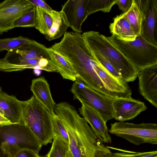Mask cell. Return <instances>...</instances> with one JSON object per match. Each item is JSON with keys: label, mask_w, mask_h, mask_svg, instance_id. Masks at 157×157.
<instances>
[{"label": "cell", "mask_w": 157, "mask_h": 157, "mask_svg": "<svg viewBox=\"0 0 157 157\" xmlns=\"http://www.w3.org/2000/svg\"><path fill=\"white\" fill-rule=\"evenodd\" d=\"M54 112L69 137V149L74 157H110L111 150L95 135L75 107L67 102L56 104Z\"/></svg>", "instance_id": "6da1fadb"}, {"label": "cell", "mask_w": 157, "mask_h": 157, "mask_svg": "<svg viewBox=\"0 0 157 157\" xmlns=\"http://www.w3.org/2000/svg\"><path fill=\"white\" fill-rule=\"evenodd\" d=\"M68 60L79 78L89 86L103 94L115 98L105 87L95 72L94 66L98 62L86 44L82 34L67 32L60 41L50 47Z\"/></svg>", "instance_id": "7a4b0ae2"}, {"label": "cell", "mask_w": 157, "mask_h": 157, "mask_svg": "<svg viewBox=\"0 0 157 157\" xmlns=\"http://www.w3.org/2000/svg\"><path fill=\"white\" fill-rule=\"evenodd\" d=\"M82 34L92 52L98 54L108 60L127 82H133L139 72L133 65L107 39L98 32L91 31Z\"/></svg>", "instance_id": "3957f363"}, {"label": "cell", "mask_w": 157, "mask_h": 157, "mask_svg": "<svg viewBox=\"0 0 157 157\" xmlns=\"http://www.w3.org/2000/svg\"><path fill=\"white\" fill-rule=\"evenodd\" d=\"M106 37L139 72L157 64V46L148 42L141 35L132 41L123 40L113 34Z\"/></svg>", "instance_id": "277c9868"}, {"label": "cell", "mask_w": 157, "mask_h": 157, "mask_svg": "<svg viewBox=\"0 0 157 157\" xmlns=\"http://www.w3.org/2000/svg\"><path fill=\"white\" fill-rule=\"evenodd\" d=\"M22 116L23 122L42 145L52 142L54 137L53 115L34 95L24 101Z\"/></svg>", "instance_id": "5b68a950"}, {"label": "cell", "mask_w": 157, "mask_h": 157, "mask_svg": "<svg viewBox=\"0 0 157 157\" xmlns=\"http://www.w3.org/2000/svg\"><path fill=\"white\" fill-rule=\"evenodd\" d=\"M71 91L74 99L92 108L98 112L106 122L114 118L113 102L114 98L103 94L89 86L76 77Z\"/></svg>", "instance_id": "8992f818"}, {"label": "cell", "mask_w": 157, "mask_h": 157, "mask_svg": "<svg viewBox=\"0 0 157 157\" xmlns=\"http://www.w3.org/2000/svg\"><path fill=\"white\" fill-rule=\"evenodd\" d=\"M108 131L136 145L144 143L157 144V124H135L119 121L111 124Z\"/></svg>", "instance_id": "52a82bcc"}, {"label": "cell", "mask_w": 157, "mask_h": 157, "mask_svg": "<svg viewBox=\"0 0 157 157\" xmlns=\"http://www.w3.org/2000/svg\"><path fill=\"white\" fill-rule=\"evenodd\" d=\"M2 144L15 146L38 154L42 146L23 122L0 124V146Z\"/></svg>", "instance_id": "ba28073f"}, {"label": "cell", "mask_w": 157, "mask_h": 157, "mask_svg": "<svg viewBox=\"0 0 157 157\" xmlns=\"http://www.w3.org/2000/svg\"><path fill=\"white\" fill-rule=\"evenodd\" d=\"M141 16V36L157 46V0H135Z\"/></svg>", "instance_id": "9c48e42d"}, {"label": "cell", "mask_w": 157, "mask_h": 157, "mask_svg": "<svg viewBox=\"0 0 157 157\" xmlns=\"http://www.w3.org/2000/svg\"><path fill=\"white\" fill-rule=\"evenodd\" d=\"M34 6L28 0H6L0 2V35L14 28L15 22Z\"/></svg>", "instance_id": "30bf717a"}, {"label": "cell", "mask_w": 157, "mask_h": 157, "mask_svg": "<svg viewBox=\"0 0 157 157\" xmlns=\"http://www.w3.org/2000/svg\"><path fill=\"white\" fill-rule=\"evenodd\" d=\"M50 67V63L47 59H22L10 51L4 57L0 59V71H21L26 69H37L48 71Z\"/></svg>", "instance_id": "8fae6325"}, {"label": "cell", "mask_w": 157, "mask_h": 157, "mask_svg": "<svg viewBox=\"0 0 157 157\" xmlns=\"http://www.w3.org/2000/svg\"><path fill=\"white\" fill-rule=\"evenodd\" d=\"M114 118L120 122L134 118L147 107L144 103L128 98H114L113 102Z\"/></svg>", "instance_id": "7c38bea8"}, {"label": "cell", "mask_w": 157, "mask_h": 157, "mask_svg": "<svg viewBox=\"0 0 157 157\" xmlns=\"http://www.w3.org/2000/svg\"><path fill=\"white\" fill-rule=\"evenodd\" d=\"M137 77L140 94L157 108V64L140 71Z\"/></svg>", "instance_id": "4fadbf2b"}, {"label": "cell", "mask_w": 157, "mask_h": 157, "mask_svg": "<svg viewBox=\"0 0 157 157\" xmlns=\"http://www.w3.org/2000/svg\"><path fill=\"white\" fill-rule=\"evenodd\" d=\"M87 0H69L63 6L61 11L65 14L70 27L74 32H82V25L88 17Z\"/></svg>", "instance_id": "5bb4252c"}, {"label": "cell", "mask_w": 157, "mask_h": 157, "mask_svg": "<svg viewBox=\"0 0 157 157\" xmlns=\"http://www.w3.org/2000/svg\"><path fill=\"white\" fill-rule=\"evenodd\" d=\"M94 69L105 88L112 93L116 98L131 97L132 90L127 82L113 75L102 67L98 62L94 65Z\"/></svg>", "instance_id": "9a60e30c"}, {"label": "cell", "mask_w": 157, "mask_h": 157, "mask_svg": "<svg viewBox=\"0 0 157 157\" xmlns=\"http://www.w3.org/2000/svg\"><path fill=\"white\" fill-rule=\"evenodd\" d=\"M79 113L91 128L97 138L102 143L109 144L112 142L105 122L99 114L90 107L82 104Z\"/></svg>", "instance_id": "2e32d148"}, {"label": "cell", "mask_w": 157, "mask_h": 157, "mask_svg": "<svg viewBox=\"0 0 157 157\" xmlns=\"http://www.w3.org/2000/svg\"><path fill=\"white\" fill-rule=\"evenodd\" d=\"M24 101L13 95L2 92L0 93V113L11 123L23 122L22 110Z\"/></svg>", "instance_id": "e0dca14e"}, {"label": "cell", "mask_w": 157, "mask_h": 157, "mask_svg": "<svg viewBox=\"0 0 157 157\" xmlns=\"http://www.w3.org/2000/svg\"><path fill=\"white\" fill-rule=\"evenodd\" d=\"M30 90L36 99L44 105L52 115L56 104L51 95L50 87L44 77H40L32 80Z\"/></svg>", "instance_id": "ac0fdd59"}, {"label": "cell", "mask_w": 157, "mask_h": 157, "mask_svg": "<svg viewBox=\"0 0 157 157\" xmlns=\"http://www.w3.org/2000/svg\"><path fill=\"white\" fill-rule=\"evenodd\" d=\"M51 63L64 79L75 81L76 72L71 63L62 56L52 49L47 48Z\"/></svg>", "instance_id": "d6986e66"}, {"label": "cell", "mask_w": 157, "mask_h": 157, "mask_svg": "<svg viewBox=\"0 0 157 157\" xmlns=\"http://www.w3.org/2000/svg\"><path fill=\"white\" fill-rule=\"evenodd\" d=\"M109 28L112 34L124 40L132 41L137 36L123 13L113 18V22L110 24Z\"/></svg>", "instance_id": "ffe728a7"}, {"label": "cell", "mask_w": 157, "mask_h": 157, "mask_svg": "<svg viewBox=\"0 0 157 157\" xmlns=\"http://www.w3.org/2000/svg\"><path fill=\"white\" fill-rule=\"evenodd\" d=\"M53 21L52 27L44 36L48 40L58 38L67 32L69 24L64 13L61 10L52 11Z\"/></svg>", "instance_id": "44dd1931"}, {"label": "cell", "mask_w": 157, "mask_h": 157, "mask_svg": "<svg viewBox=\"0 0 157 157\" xmlns=\"http://www.w3.org/2000/svg\"><path fill=\"white\" fill-rule=\"evenodd\" d=\"M13 50L24 59L42 58L49 59L47 48L38 42Z\"/></svg>", "instance_id": "7402d4cb"}, {"label": "cell", "mask_w": 157, "mask_h": 157, "mask_svg": "<svg viewBox=\"0 0 157 157\" xmlns=\"http://www.w3.org/2000/svg\"><path fill=\"white\" fill-rule=\"evenodd\" d=\"M36 7L35 28L41 33L46 35L52 25L53 18L52 11Z\"/></svg>", "instance_id": "603a6c76"}, {"label": "cell", "mask_w": 157, "mask_h": 157, "mask_svg": "<svg viewBox=\"0 0 157 157\" xmlns=\"http://www.w3.org/2000/svg\"><path fill=\"white\" fill-rule=\"evenodd\" d=\"M37 42L27 37H16L0 39V52L4 50H13L24 46L36 44Z\"/></svg>", "instance_id": "cb8c5ba5"}, {"label": "cell", "mask_w": 157, "mask_h": 157, "mask_svg": "<svg viewBox=\"0 0 157 157\" xmlns=\"http://www.w3.org/2000/svg\"><path fill=\"white\" fill-rule=\"evenodd\" d=\"M123 13L136 35L137 36L140 35L141 14L135 0H133L132 5L129 9L126 12Z\"/></svg>", "instance_id": "d4e9b609"}, {"label": "cell", "mask_w": 157, "mask_h": 157, "mask_svg": "<svg viewBox=\"0 0 157 157\" xmlns=\"http://www.w3.org/2000/svg\"><path fill=\"white\" fill-rule=\"evenodd\" d=\"M117 0H87L86 8L88 16L98 11L109 12Z\"/></svg>", "instance_id": "484cf974"}, {"label": "cell", "mask_w": 157, "mask_h": 157, "mask_svg": "<svg viewBox=\"0 0 157 157\" xmlns=\"http://www.w3.org/2000/svg\"><path fill=\"white\" fill-rule=\"evenodd\" d=\"M53 131L56 136L68 146L69 137L62 121L56 114L53 115Z\"/></svg>", "instance_id": "4316f807"}, {"label": "cell", "mask_w": 157, "mask_h": 157, "mask_svg": "<svg viewBox=\"0 0 157 157\" xmlns=\"http://www.w3.org/2000/svg\"><path fill=\"white\" fill-rule=\"evenodd\" d=\"M36 7L34 6L24 14L15 22V27H35L36 26Z\"/></svg>", "instance_id": "83f0119b"}, {"label": "cell", "mask_w": 157, "mask_h": 157, "mask_svg": "<svg viewBox=\"0 0 157 157\" xmlns=\"http://www.w3.org/2000/svg\"><path fill=\"white\" fill-rule=\"evenodd\" d=\"M68 146L58 138L54 136L51 148L46 157H65Z\"/></svg>", "instance_id": "f1b7e54d"}, {"label": "cell", "mask_w": 157, "mask_h": 157, "mask_svg": "<svg viewBox=\"0 0 157 157\" xmlns=\"http://www.w3.org/2000/svg\"><path fill=\"white\" fill-rule=\"evenodd\" d=\"M92 53L96 60L102 67L107 70L116 78L120 79L123 80L121 75L116 71L108 60L101 56L98 54L93 52H92Z\"/></svg>", "instance_id": "f546056e"}, {"label": "cell", "mask_w": 157, "mask_h": 157, "mask_svg": "<svg viewBox=\"0 0 157 157\" xmlns=\"http://www.w3.org/2000/svg\"><path fill=\"white\" fill-rule=\"evenodd\" d=\"M107 147L109 148L113 149L122 152L112 153L110 157H134L137 152L125 150L109 146Z\"/></svg>", "instance_id": "4dcf8cb0"}, {"label": "cell", "mask_w": 157, "mask_h": 157, "mask_svg": "<svg viewBox=\"0 0 157 157\" xmlns=\"http://www.w3.org/2000/svg\"><path fill=\"white\" fill-rule=\"evenodd\" d=\"M133 0H117L116 3L119 8L123 13L127 11L131 7Z\"/></svg>", "instance_id": "1f68e13d"}, {"label": "cell", "mask_w": 157, "mask_h": 157, "mask_svg": "<svg viewBox=\"0 0 157 157\" xmlns=\"http://www.w3.org/2000/svg\"><path fill=\"white\" fill-rule=\"evenodd\" d=\"M14 157H40L38 154L28 149L19 151Z\"/></svg>", "instance_id": "d6a6232c"}, {"label": "cell", "mask_w": 157, "mask_h": 157, "mask_svg": "<svg viewBox=\"0 0 157 157\" xmlns=\"http://www.w3.org/2000/svg\"><path fill=\"white\" fill-rule=\"evenodd\" d=\"M35 7L52 11L53 10L45 2L42 0H28Z\"/></svg>", "instance_id": "836d02e7"}, {"label": "cell", "mask_w": 157, "mask_h": 157, "mask_svg": "<svg viewBox=\"0 0 157 157\" xmlns=\"http://www.w3.org/2000/svg\"><path fill=\"white\" fill-rule=\"evenodd\" d=\"M134 157H157V151L144 152H136Z\"/></svg>", "instance_id": "e575fe53"}, {"label": "cell", "mask_w": 157, "mask_h": 157, "mask_svg": "<svg viewBox=\"0 0 157 157\" xmlns=\"http://www.w3.org/2000/svg\"><path fill=\"white\" fill-rule=\"evenodd\" d=\"M11 124L10 121L0 113V124Z\"/></svg>", "instance_id": "d590c367"}, {"label": "cell", "mask_w": 157, "mask_h": 157, "mask_svg": "<svg viewBox=\"0 0 157 157\" xmlns=\"http://www.w3.org/2000/svg\"><path fill=\"white\" fill-rule=\"evenodd\" d=\"M65 157H74L69 149L66 152Z\"/></svg>", "instance_id": "8d00e7d4"}, {"label": "cell", "mask_w": 157, "mask_h": 157, "mask_svg": "<svg viewBox=\"0 0 157 157\" xmlns=\"http://www.w3.org/2000/svg\"><path fill=\"white\" fill-rule=\"evenodd\" d=\"M2 92V89L1 86H0V93Z\"/></svg>", "instance_id": "74e56055"}, {"label": "cell", "mask_w": 157, "mask_h": 157, "mask_svg": "<svg viewBox=\"0 0 157 157\" xmlns=\"http://www.w3.org/2000/svg\"></svg>", "instance_id": "f35d334b"}]
</instances>
